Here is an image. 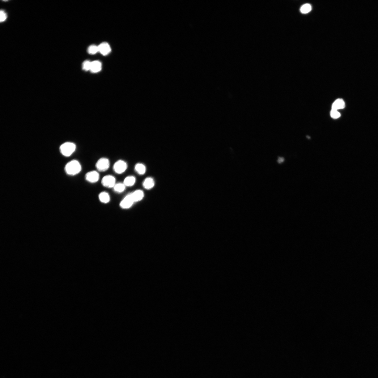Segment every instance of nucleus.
Listing matches in <instances>:
<instances>
[{
    "instance_id": "obj_1",
    "label": "nucleus",
    "mask_w": 378,
    "mask_h": 378,
    "mask_svg": "<svg viewBox=\"0 0 378 378\" xmlns=\"http://www.w3.org/2000/svg\"><path fill=\"white\" fill-rule=\"evenodd\" d=\"M65 170L68 175L74 176L80 172L81 166L78 161L73 160L67 164L65 166Z\"/></svg>"
},
{
    "instance_id": "obj_2",
    "label": "nucleus",
    "mask_w": 378,
    "mask_h": 378,
    "mask_svg": "<svg viewBox=\"0 0 378 378\" xmlns=\"http://www.w3.org/2000/svg\"><path fill=\"white\" fill-rule=\"evenodd\" d=\"M76 145L70 142H67L62 144L60 147V151L62 155L66 157L70 156L74 152Z\"/></svg>"
},
{
    "instance_id": "obj_3",
    "label": "nucleus",
    "mask_w": 378,
    "mask_h": 378,
    "mask_svg": "<svg viewBox=\"0 0 378 378\" xmlns=\"http://www.w3.org/2000/svg\"><path fill=\"white\" fill-rule=\"evenodd\" d=\"M97 170L100 172H104L107 170L110 166V162L107 158L100 159L97 161L96 165Z\"/></svg>"
},
{
    "instance_id": "obj_4",
    "label": "nucleus",
    "mask_w": 378,
    "mask_h": 378,
    "mask_svg": "<svg viewBox=\"0 0 378 378\" xmlns=\"http://www.w3.org/2000/svg\"><path fill=\"white\" fill-rule=\"evenodd\" d=\"M128 165L125 161L119 160L116 162L113 166V169L116 173L121 174L125 172L127 168Z\"/></svg>"
},
{
    "instance_id": "obj_5",
    "label": "nucleus",
    "mask_w": 378,
    "mask_h": 378,
    "mask_svg": "<svg viewBox=\"0 0 378 378\" xmlns=\"http://www.w3.org/2000/svg\"><path fill=\"white\" fill-rule=\"evenodd\" d=\"M102 184L105 187L109 188H113L116 184V179L114 177L112 176H105L102 179Z\"/></svg>"
},
{
    "instance_id": "obj_6",
    "label": "nucleus",
    "mask_w": 378,
    "mask_h": 378,
    "mask_svg": "<svg viewBox=\"0 0 378 378\" xmlns=\"http://www.w3.org/2000/svg\"><path fill=\"white\" fill-rule=\"evenodd\" d=\"M134 202L131 193H130L127 195L121 201L120 203V206L123 208L127 209L131 207Z\"/></svg>"
},
{
    "instance_id": "obj_7",
    "label": "nucleus",
    "mask_w": 378,
    "mask_h": 378,
    "mask_svg": "<svg viewBox=\"0 0 378 378\" xmlns=\"http://www.w3.org/2000/svg\"><path fill=\"white\" fill-rule=\"evenodd\" d=\"M99 174L96 171H91L87 173L86 175V180L91 183H95L99 180Z\"/></svg>"
},
{
    "instance_id": "obj_8",
    "label": "nucleus",
    "mask_w": 378,
    "mask_h": 378,
    "mask_svg": "<svg viewBox=\"0 0 378 378\" xmlns=\"http://www.w3.org/2000/svg\"><path fill=\"white\" fill-rule=\"evenodd\" d=\"M99 52L103 55H106L109 54L111 51L109 45L106 42H104L98 46Z\"/></svg>"
},
{
    "instance_id": "obj_9",
    "label": "nucleus",
    "mask_w": 378,
    "mask_h": 378,
    "mask_svg": "<svg viewBox=\"0 0 378 378\" xmlns=\"http://www.w3.org/2000/svg\"><path fill=\"white\" fill-rule=\"evenodd\" d=\"M131 194L134 202L140 201L144 197V192L141 190H136L131 193Z\"/></svg>"
},
{
    "instance_id": "obj_10",
    "label": "nucleus",
    "mask_w": 378,
    "mask_h": 378,
    "mask_svg": "<svg viewBox=\"0 0 378 378\" xmlns=\"http://www.w3.org/2000/svg\"><path fill=\"white\" fill-rule=\"evenodd\" d=\"M345 107V102L342 99H338L334 102L332 105V109L338 110L344 109Z\"/></svg>"
},
{
    "instance_id": "obj_11",
    "label": "nucleus",
    "mask_w": 378,
    "mask_h": 378,
    "mask_svg": "<svg viewBox=\"0 0 378 378\" xmlns=\"http://www.w3.org/2000/svg\"><path fill=\"white\" fill-rule=\"evenodd\" d=\"M102 64L99 61H94L91 62L90 71L92 73H96L101 71Z\"/></svg>"
},
{
    "instance_id": "obj_12",
    "label": "nucleus",
    "mask_w": 378,
    "mask_h": 378,
    "mask_svg": "<svg viewBox=\"0 0 378 378\" xmlns=\"http://www.w3.org/2000/svg\"><path fill=\"white\" fill-rule=\"evenodd\" d=\"M155 182L153 179L151 178H147L143 182V186L144 188L148 190L152 188L154 186Z\"/></svg>"
},
{
    "instance_id": "obj_13",
    "label": "nucleus",
    "mask_w": 378,
    "mask_h": 378,
    "mask_svg": "<svg viewBox=\"0 0 378 378\" xmlns=\"http://www.w3.org/2000/svg\"><path fill=\"white\" fill-rule=\"evenodd\" d=\"M99 199L102 202L107 203L110 201V197L109 194L106 192H102L100 193L99 195Z\"/></svg>"
},
{
    "instance_id": "obj_14",
    "label": "nucleus",
    "mask_w": 378,
    "mask_h": 378,
    "mask_svg": "<svg viewBox=\"0 0 378 378\" xmlns=\"http://www.w3.org/2000/svg\"><path fill=\"white\" fill-rule=\"evenodd\" d=\"M136 182V178L134 176H128L126 177L124 181V184L125 186L131 187L134 185Z\"/></svg>"
},
{
    "instance_id": "obj_15",
    "label": "nucleus",
    "mask_w": 378,
    "mask_h": 378,
    "mask_svg": "<svg viewBox=\"0 0 378 378\" xmlns=\"http://www.w3.org/2000/svg\"><path fill=\"white\" fill-rule=\"evenodd\" d=\"M135 170L140 175H143L146 172V168L143 164L138 163L135 166Z\"/></svg>"
},
{
    "instance_id": "obj_16",
    "label": "nucleus",
    "mask_w": 378,
    "mask_h": 378,
    "mask_svg": "<svg viewBox=\"0 0 378 378\" xmlns=\"http://www.w3.org/2000/svg\"><path fill=\"white\" fill-rule=\"evenodd\" d=\"M113 188L115 192L121 193L125 191V186L124 184L119 183L116 184Z\"/></svg>"
},
{
    "instance_id": "obj_17",
    "label": "nucleus",
    "mask_w": 378,
    "mask_h": 378,
    "mask_svg": "<svg viewBox=\"0 0 378 378\" xmlns=\"http://www.w3.org/2000/svg\"><path fill=\"white\" fill-rule=\"evenodd\" d=\"M312 10L311 5L306 4L303 5L300 9V12L303 14H306L310 12Z\"/></svg>"
},
{
    "instance_id": "obj_18",
    "label": "nucleus",
    "mask_w": 378,
    "mask_h": 378,
    "mask_svg": "<svg viewBox=\"0 0 378 378\" xmlns=\"http://www.w3.org/2000/svg\"><path fill=\"white\" fill-rule=\"evenodd\" d=\"M88 53L91 54H94L99 52L98 46L95 45H91L90 46L88 49Z\"/></svg>"
},
{
    "instance_id": "obj_19",
    "label": "nucleus",
    "mask_w": 378,
    "mask_h": 378,
    "mask_svg": "<svg viewBox=\"0 0 378 378\" xmlns=\"http://www.w3.org/2000/svg\"><path fill=\"white\" fill-rule=\"evenodd\" d=\"M330 115L331 117L334 119L339 118L341 116L340 113L338 110L332 109L330 111Z\"/></svg>"
},
{
    "instance_id": "obj_20",
    "label": "nucleus",
    "mask_w": 378,
    "mask_h": 378,
    "mask_svg": "<svg viewBox=\"0 0 378 378\" xmlns=\"http://www.w3.org/2000/svg\"><path fill=\"white\" fill-rule=\"evenodd\" d=\"M91 62L88 60L84 61L83 64V69L86 71L90 70Z\"/></svg>"
},
{
    "instance_id": "obj_21",
    "label": "nucleus",
    "mask_w": 378,
    "mask_h": 378,
    "mask_svg": "<svg viewBox=\"0 0 378 378\" xmlns=\"http://www.w3.org/2000/svg\"><path fill=\"white\" fill-rule=\"evenodd\" d=\"M0 14H1V19H0L1 22H3L6 19L7 15L4 11L2 10L1 11Z\"/></svg>"
},
{
    "instance_id": "obj_22",
    "label": "nucleus",
    "mask_w": 378,
    "mask_h": 378,
    "mask_svg": "<svg viewBox=\"0 0 378 378\" xmlns=\"http://www.w3.org/2000/svg\"><path fill=\"white\" fill-rule=\"evenodd\" d=\"M284 158L282 157H279L277 160V162L279 164H281L284 162Z\"/></svg>"
}]
</instances>
